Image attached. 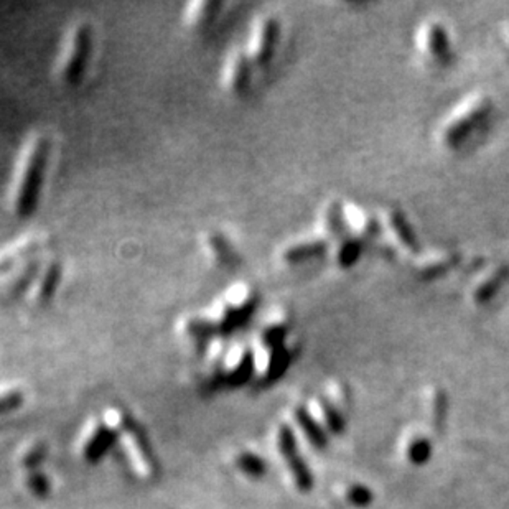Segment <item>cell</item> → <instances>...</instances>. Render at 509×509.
<instances>
[{"label": "cell", "mask_w": 509, "mask_h": 509, "mask_svg": "<svg viewBox=\"0 0 509 509\" xmlns=\"http://www.w3.org/2000/svg\"><path fill=\"white\" fill-rule=\"evenodd\" d=\"M285 462H287V465L290 468V473H292L295 485H297V488L300 489V492L302 493L310 492V489L313 488V476H312L310 468L307 466L305 460H303V458L297 453V455L287 458Z\"/></svg>", "instance_id": "obj_22"}, {"label": "cell", "mask_w": 509, "mask_h": 509, "mask_svg": "<svg viewBox=\"0 0 509 509\" xmlns=\"http://www.w3.org/2000/svg\"><path fill=\"white\" fill-rule=\"evenodd\" d=\"M277 447H279L280 455L285 460L297 455V439H295L294 430L289 425H280L277 430Z\"/></svg>", "instance_id": "obj_24"}, {"label": "cell", "mask_w": 509, "mask_h": 509, "mask_svg": "<svg viewBox=\"0 0 509 509\" xmlns=\"http://www.w3.org/2000/svg\"><path fill=\"white\" fill-rule=\"evenodd\" d=\"M119 440V434L102 417L89 420L81 430L78 440V453L83 460L96 463L109 452V448Z\"/></svg>", "instance_id": "obj_9"}, {"label": "cell", "mask_w": 509, "mask_h": 509, "mask_svg": "<svg viewBox=\"0 0 509 509\" xmlns=\"http://www.w3.org/2000/svg\"><path fill=\"white\" fill-rule=\"evenodd\" d=\"M221 8L222 3L215 0H193L186 3L181 12V22L186 30L193 33H203L215 24Z\"/></svg>", "instance_id": "obj_15"}, {"label": "cell", "mask_w": 509, "mask_h": 509, "mask_svg": "<svg viewBox=\"0 0 509 509\" xmlns=\"http://www.w3.org/2000/svg\"><path fill=\"white\" fill-rule=\"evenodd\" d=\"M506 279V269L503 266L492 267L481 275V279L475 285V298L485 300L489 298L496 292V289L501 287L503 280Z\"/></svg>", "instance_id": "obj_20"}, {"label": "cell", "mask_w": 509, "mask_h": 509, "mask_svg": "<svg viewBox=\"0 0 509 509\" xmlns=\"http://www.w3.org/2000/svg\"><path fill=\"white\" fill-rule=\"evenodd\" d=\"M24 401V390L18 386H0V412L12 411Z\"/></svg>", "instance_id": "obj_26"}, {"label": "cell", "mask_w": 509, "mask_h": 509, "mask_svg": "<svg viewBox=\"0 0 509 509\" xmlns=\"http://www.w3.org/2000/svg\"><path fill=\"white\" fill-rule=\"evenodd\" d=\"M24 485H25V488L29 489V492L36 498H42L50 492L48 478L42 473V471H36V470L26 471V475L24 478Z\"/></svg>", "instance_id": "obj_25"}, {"label": "cell", "mask_w": 509, "mask_h": 509, "mask_svg": "<svg viewBox=\"0 0 509 509\" xmlns=\"http://www.w3.org/2000/svg\"><path fill=\"white\" fill-rule=\"evenodd\" d=\"M453 262V254L448 249H430L424 256H419L416 264V274L417 275H435L439 272L448 269Z\"/></svg>", "instance_id": "obj_17"}, {"label": "cell", "mask_w": 509, "mask_h": 509, "mask_svg": "<svg viewBox=\"0 0 509 509\" xmlns=\"http://www.w3.org/2000/svg\"><path fill=\"white\" fill-rule=\"evenodd\" d=\"M447 413H448V397L443 393H440L437 395V401H435V425H437L439 429H442V425L445 424Z\"/></svg>", "instance_id": "obj_30"}, {"label": "cell", "mask_w": 509, "mask_h": 509, "mask_svg": "<svg viewBox=\"0 0 509 509\" xmlns=\"http://www.w3.org/2000/svg\"><path fill=\"white\" fill-rule=\"evenodd\" d=\"M256 68L249 60L243 47L231 48L226 53L220 70V86L228 96L239 98L251 88Z\"/></svg>", "instance_id": "obj_8"}, {"label": "cell", "mask_w": 509, "mask_h": 509, "mask_svg": "<svg viewBox=\"0 0 509 509\" xmlns=\"http://www.w3.org/2000/svg\"><path fill=\"white\" fill-rule=\"evenodd\" d=\"M432 457V445L429 440L419 439L416 440L409 448V458L413 465H425Z\"/></svg>", "instance_id": "obj_27"}, {"label": "cell", "mask_w": 509, "mask_h": 509, "mask_svg": "<svg viewBox=\"0 0 509 509\" xmlns=\"http://www.w3.org/2000/svg\"><path fill=\"white\" fill-rule=\"evenodd\" d=\"M374 499V494L370 488L363 485H354L348 492V501L356 508H367Z\"/></svg>", "instance_id": "obj_28"}, {"label": "cell", "mask_w": 509, "mask_h": 509, "mask_svg": "<svg viewBox=\"0 0 509 509\" xmlns=\"http://www.w3.org/2000/svg\"><path fill=\"white\" fill-rule=\"evenodd\" d=\"M295 419H297L298 425L302 427V430L305 432L307 439L310 440L315 447H318V448L326 447V443H328V437H326L324 427L313 419L310 413H308L307 409L298 407L297 411H295Z\"/></svg>", "instance_id": "obj_19"}, {"label": "cell", "mask_w": 509, "mask_h": 509, "mask_svg": "<svg viewBox=\"0 0 509 509\" xmlns=\"http://www.w3.org/2000/svg\"><path fill=\"white\" fill-rule=\"evenodd\" d=\"M417 48L422 53L425 60L432 63H443L448 61L452 50H450V38L448 31L445 30L442 24L437 22H427L417 31Z\"/></svg>", "instance_id": "obj_14"}, {"label": "cell", "mask_w": 509, "mask_h": 509, "mask_svg": "<svg viewBox=\"0 0 509 509\" xmlns=\"http://www.w3.org/2000/svg\"><path fill=\"white\" fill-rule=\"evenodd\" d=\"M53 246V236L48 231L31 229L0 248V275L26 261L45 257Z\"/></svg>", "instance_id": "obj_7"}, {"label": "cell", "mask_w": 509, "mask_h": 509, "mask_svg": "<svg viewBox=\"0 0 509 509\" xmlns=\"http://www.w3.org/2000/svg\"><path fill=\"white\" fill-rule=\"evenodd\" d=\"M338 243H336L333 257L335 262L338 266H351L353 262H356L358 256L361 252V241H358L353 236H344V238H336Z\"/></svg>", "instance_id": "obj_21"}, {"label": "cell", "mask_w": 509, "mask_h": 509, "mask_svg": "<svg viewBox=\"0 0 509 509\" xmlns=\"http://www.w3.org/2000/svg\"><path fill=\"white\" fill-rule=\"evenodd\" d=\"M280 33L282 26L275 15L262 13L254 18L249 26L246 45L243 47L254 68H264L272 61L279 47Z\"/></svg>", "instance_id": "obj_6"}, {"label": "cell", "mask_w": 509, "mask_h": 509, "mask_svg": "<svg viewBox=\"0 0 509 509\" xmlns=\"http://www.w3.org/2000/svg\"><path fill=\"white\" fill-rule=\"evenodd\" d=\"M63 280V264L58 257L50 254L45 259L33 284L25 295V300L33 307L48 305L60 290Z\"/></svg>", "instance_id": "obj_10"}, {"label": "cell", "mask_w": 509, "mask_h": 509, "mask_svg": "<svg viewBox=\"0 0 509 509\" xmlns=\"http://www.w3.org/2000/svg\"><path fill=\"white\" fill-rule=\"evenodd\" d=\"M233 465L238 468V471L249 476V478H262L267 470L266 462L257 453L251 452V450H241V452L234 453Z\"/></svg>", "instance_id": "obj_18"}, {"label": "cell", "mask_w": 509, "mask_h": 509, "mask_svg": "<svg viewBox=\"0 0 509 509\" xmlns=\"http://www.w3.org/2000/svg\"><path fill=\"white\" fill-rule=\"evenodd\" d=\"M342 222H344V228H347L348 234L356 238L358 241H361V243L363 239L371 238L376 233V229H378L374 218L367 215L361 206L353 203H348L343 206Z\"/></svg>", "instance_id": "obj_16"}, {"label": "cell", "mask_w": 509, "mask_h": 509, "mask_svg": "<svg viewBox=\"0 0 509 509\" xmlns=\"http://www.w3.org/2000/svg\"><path fill=\"white\" fill-rule=\"evenodd\" d=\"M259 292L249 282H234L218 295L210 308H206L208 320L215 330L218 340H225L229 333L243 326L256 313Z\"/></svg>", "instance_id": "obj_3"}, {"label": "cell", "mask_w": 509, "mask_h": 509, "mask_svg": "<svg viewBox=\"0 0 509 509\" xmlns=\"http://www.w3.org/2000/svg\"><path fill=\"white\" fill-rule=\"evenodd\" d=\"M45 455H47V447L42 442H31L22 448L18 463L26 470H35L36 465L43 462Z\"/></svg>", "instance_id": "obj_23"}, {"label": "cell", "mask_w": 509, "mask_h": 509, "mask_svg": "<svg viewBox=\"0 0 509 509\" xmlns=\"http://www.w3.org/2000/svg\"><path fill=\"white\" fill-rule=\"evenodd\" d=\"M119 443L135 476H139L140 480H149L155 475V463H153L149 445L134 424H130L119 435Z\"/></svg>", "instance_id": "obj_11"}, {"label": "cell", "mask_w": 509, "mask_h": 509, "mask_svg": "<svg viewBox=\"0 0 509 509\" xmlns=\"http://www.w3.org/2000/svg\"><path fill=\"white\" fill-rule=\"evenodd\" d=\"M324 411H325L328 429L333 432V434H342V432L344 430V419H343L342 412H340L336 407L331 406L330 402L324 404Z\"/></svg>", "instance_id": "obj_29"}, {"label": "cell", "mask_w": 509, "mask_h": 509, "mask_svg": "<svg viewBox=\"0 0 509 509\" xmlns=\"http://www.w3.org/2000/svg\"><path fill=\"white\" fill-rule=\"evenodd\" d=\"M52 153V140L45 132H31L24 140L13 165L7 190L8 211L17 220H29L42 197Z\"/></svg>", "instance_id": "obj_1"}, {"label": "cell", "mask_w": 509, "mask_h": 509, "mask_svg": "<svg viewBox=\"0 0 509 509\" xmlns=\"http://www.w3.org/2000/svg\"><path fill=\"white\" fill-rule=\"evenodd\" d=\"M94 48V30L88 22H75L61 36L53 61V78L65 88L83 83Z\"/></svg>", "instance_id": "obj_2"}, {"label": "cell", "mask_w": 509, "mask_h": 509, "mask_svg": "<svg viewBox=\"0 0 509 509\" xmlns=\"http://www.w3.org/2000/svg\"><path fill=\"white\" fill-rule=\"evenodd\" d=\"M206 349L204 381L208 384L239 386L254 376L252 347L244 343L226 344L225 340H216Z\"/></svg>", "instance_id": "obj_4"}, {"label": "cell", "mask_w": 509, "mask_h": 509, "mask_svg": "<svg viewBox=\"0 0 509 509\" xmlns=\"http://www.w3.org/2000/svg\"><path fill=\"white\" fill-rule=\"evenodd\" d=\"M202 249L208 262L220 271H233L241 262L234 241L220 229H211L203 234Z\"/></svg>", "instance_id": "obj_12"}, {"label": "cell", "mask_w": 509, "mask_h": 509, "mask_svg": "<svg viewBox=\"0 0 509 509\" xmlns=\"http://www.w3.org/2000/svg\"><path fill=\"white\" fill-rule=\"evenodd\" d=\"M492 101L485 94L475 93L457 104L440 126V140L447 147H457L492 112Z\"/></svg>", "instance_id": "obj_5"}, {"label": "cell", "mask_w": 509, "mask_h": 509, "mask_svg": "<svg viewBox=\"0 0 509 509\" xmlns=\"http://www.w3.org/2000/svg\"><path fill=\"white\" fill-rule=\"evenodd\" d=\"M330 239H326L324 234L313 229L312 233L298 236V238L290 239L279 249V261L287 264V266H297V264L307 262L313 257H318L324 254L328 248Z\"/></svg>", "instance_id": "obj_13"}]
</instances>
